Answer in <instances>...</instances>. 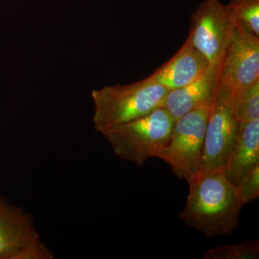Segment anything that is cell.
<instances>
[{"mask_svg": "<svg viewBox=\"0 0 259 259\" xmlns=\"http://www.w3.org/2000/svg\"><path fill=\"white\" fill-rule=\"evenodd\" d=\"M209 68L207 59L187 37L180 50L169 60L144 80L168 90H177L198 79Z\"/></svg>", "mask_w": 259, "mask_h": 259, "instance_id": "cell-9", "label": "cell"}, {"mask_svg": "<svg viewBox=\"0 0 259 259\" xmlns=\"http://www.w3.org/2000/svg\"><path fill=\"white\" fill-rule=\"evenodd\" d=\"M233 97V107L238 122L259 119V81Z\"/></svg>", "mask_w": 259, "mask_h": 259, "instance_id": "cell-13", "label": "cell"}, {"mask_svg": "<svg viewBox=\"0 0 259 259\" xmlns=\"http://www.w3.org/2000/svg\"><path fill=\"white\" fill-rule=\"evenodd\" d=\"M225 6L237 31L259 37V0H230Z\"/></svg>", "mask_w": 259, "mask_h": 259, "instance_id": "cell-12", "label": "cell"}, {"mask_svg": "<svg viewBox=\"0 0 259 259\" xmlns=\"http://www.w3.org/2000/svg\"><path fill=\"white\" fill-rule=\"evenodd\" d=\"M259 164V119L239 122L234 146L224 173L229 182L238 187L245 175Z\"/></svg>", "mask_w": 259, "mask_h": 259, "instance_id": "cell-10", "label": "cell"}, {"mask_svg": "<svg viewBox=\"0 0 259 259\" xmlns=\"http://www.w3.org/2000/svg\"><path fill=\"white\" fill-rule=\"evenodd\" d=\"M175 119L161 107L102 133L117 158L141 166L168 144Z\"/></svg>", "mask_w": 259, "mask_h": 259, "instance_id": "cell-3", "label": "cell"}, {"mask_svg": "<svg viewBox=\"0 0 259 259\" xmlns=\"http://www.w3.org/2000/svg\"><path fill=\"white\" fill-rule=\"evenodd\" d=\"M170 90L144 79L131 84L104 87L92 92L94 127L102 133L147 115L159 107Z\"/></svg>", "mask_w": 259, "mask_h": 259, "instance_id": "cell-2", "label": "cell"}, {"mask_svg": "<svg viewBox=\"0 0 259 259\" xmlns=\"http://www.w3.org/2000/svg\"><path fill=\"white\" fill-rule=\"evenodd\" d=\"M219 69L209 67L204 74L194 81L167 94L163 107L175 120L197 107L211 103L218 87Z\"/></svg>", "mask_w": 259, "mask_h": 259, "instance_id": "cell-11", "label": "cell"}, {"mask_svg": "<svg viewBox=\"0 0 259 259\" xmlns=\"http://www.w3.org/2000/svg\"><path fill=\"white\" fill-rule=\"evenodd\" d=\"M243 205L256 200L259 197V164L253 167L237 187Z\"/></svg>", "mask_w": 259, "mask_h": 259, "instance_id": "cell-15", "label": "cell"}, {"mask_svg": "<svg viewBox=\"0 0 259 259\" xmlns=\"http://www.w3.org/2000/svg\"><path fill=\"white\" fill-rule=\"evenodd\" d=\"M259 256L258 240L223 245L206 252L204 259H255Z\"/></svg>", "mask_w": 259, "mask_h": 259, "instance_id": "cell-14", "label": "cell"}, {"mask_svg": "<svg viewBox=\"0 0 259 259\" xmlns=\"http://www.w3.org/2000/svg\"><path fill=\"white\" fill-rule=\"evenodd\" d=\"M233 97L218 83L206 125L199 174L224 170L238 131Z\"/></svg>", "mask_w": 259, "mask_h": 259, "instance_id": "cell-5", "label": "cell"}, {"mask_svg": "<svg viewBox=\"0 0 259 259\" xmlns=\"http://www.w3.org/2000/svg\"><path fill=\"white\" fill-rule=\"evenodd\" d=\"M190 192L180 219L207 238L226 236L240 226L241 203L237 187L223 170L199 174L189 184Z\"/></svg>", "mask_w": 259, "mask_h": 259, "instance_id": "cell-1", "label": "cell"}, {"mask_svg": "<svg viewBox=\"0 0 259 259\" xmlns=\"http://www.w3.org/2000/svg\"><path fill=\"white\" fill-rule=\"evenodd\" d=\"M212 104L197 107L177 119L168 144L157 156L171 167L175 176L187 181L188 185L199 174L206 125Z\"/></svg>", "mask_w": 259, "mask_h": 259, "instance_id": "cell-4", "label": "cell"}, {"mask_svg": "<svg viewBox=\"0 0 259 259\" xmlns=\"http://www.w3.org/2000/svg\"><path fill=\"white\" fill-rule=\"evenodd\" d=\"M259 81V37L235 32L218 75V83L232 95Z\"/></svg>", "mask_w": 259, "mask_h": 259, "instance_id": "cell-8", "label": "cell"}, {"mask_svg": "<svg viewBox=\"0 0 259 259\" xmlns=\"http://www.w3.org/2000/svg\"><path fill=\"white\" fill-rule=\"evenodd\" d=\"M33 218L21 207L0 198V259H53Z\"/></svg>", "mask_w": 259, "mask_h": 259, "instance_id": "cell-7", "label": "cell"}, {"mask_svg": "<svg viewBox=\"0 0 259 259\" xmlns=\"http://www.w3.org/2000/svg\"><path fill=\"white\" fill-rule=\"evenodd\" d=\"M236 28L221 0H204L191 16L189 38L208 61L221 68Z\"/></svg>", "mask_w": 259, "mask_h": 259, "instance_id": "cell-6", "label": "cell"}]
</instances>
